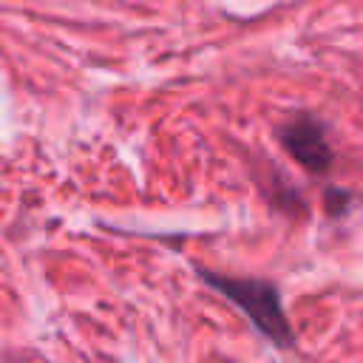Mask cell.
Returning <instances> with one entry per match:
<instances>
[{"label": "cell", "mask_w": 363, "mask_h": 363, "mask_svg": "<svg viewBox=\"0 0 363 363\" xmlns=\"http://www.w3.org/2000/svg\"><path fill=\"white\" fill-rule=\"evenodd\" d=\"M199 278L216 289L218 295H224L227 301H233L235 306H241V312L255 323V329L272 340L281 349H292L295 346V335L289 329L284 303H281V292L272 281H261V278H235V275H221L213 269H201L196 267Z\"/></svg>", "instance_id": "6da1fadb"}, {"label": "cell", "mask_w": 363, "mask_h": 363, "mask_svg": "<svg viewBox=\"0 0 363 363\" xmlns=\"http://www.w3.org/2000/svg\"><path fill=\"white\" fill-rule=\"evenodd\" d=\"M346 199H352L346 190H329V213L332 216H340V213H346Z\"/></svg>", "instance_id": "3957f363"}, {"label": "cell", "mask_w": 363, "mask_h": 363, "mask_svg": "<svg viewBox=\"0 0 363 363\" xmlns=\"http://www.w3.org/2000/svg\"><path fill=\"white\" fill-rule=\"evenodd\" d=\"M278 139L286 147V153L309 173H326L335 162V153L326 139V128L312 113H298L289 122H284Z\"/></svg>", "instance_id": "7a4b0ae2"}]
</instances>
